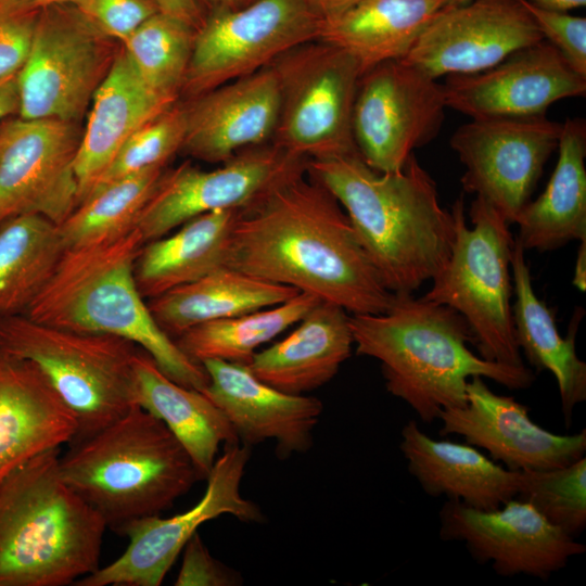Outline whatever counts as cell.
I'll return each instance as SVG.
<instances>
[{"mask_svg":"<svg viewBox=\"0 0 586 586\" xmlns=\"http://www.w3.org/2000/svg\"><path fill=\"white\" fill-rule=\"evenodd\" d=\"M225 266L295 288L352 315L383 313L394 298L341 204L307 171L241 211Z\"/></svg>","mask_w":586,"mask_h":586,"instance_id":"6da1fadb","label":"cell"},{"mask_svg":"<svg viewBox=\"0 0 586 586\" xmlns=\"http://www.w3.org/2000/svg\"><path fill=\"white\" fill-rule=\"evenodd\" d=\"M307 175L341 204L393 294H412L447 263L454 216L441 206L436 184L415 154L388 173L374 170L359 155L310 160Z\"/></svg>","mask_w":586,"mask_h":586,"instance_id":"7a4b0ae2","label":"cell"},{"mask_svg":"<svg viewBox=\"0 0 586 586\" xmlns=\"http://www.w3.org/2000/svg\"><path fill=\"white\" fill-rule=\"evenodd\" d=\"M349 324L357 355L379 360L387 392L426 423L466 404L472 377L510 390L527 388L535 380L525 365L475 355L468 346L473 344L472 333L459 313L412 294H394L380 314H353Z\"/></svg>","mask_w":586,"mask_h":586,"instance_id":"3957f363","label":"cell"},{"mask_svg":"<svg viewBox=\"0 0 586 586\" xmlns=\"http://www.w3.org/2000/svg\"><path fill=\"white\" fill-rule=\"evenodd\" d=\"M60 448L0 480V586H66L100 568L107 525L62 477Z\"/></svg>","mask_w":586,"mask_h":586,"instance_id":"277c9868","label":"cell"},{"mask_svg":"<svg viewBox=\"0 0 586 586\" xmlns=\"http://www.w3.org/2000/svg\"><path fill=\"white\" fill-rule=\"evenodd\" d=\"M143 244L135 228L110 242L65 250L25 315L61 329L127 339L173 381L203 391L208 383L204 367L160 328L138 290L133 267Z\"/></svg>","mask_w":586,"mask_h":586,"instance_id":"5b68a950","label":"cell"},{"mask_svg":"<svg viewBox=\"0 0 586 586\" xmlns=\"http://www.w3.org/2000/svg\"><path fill=\"white\" fill-rule=\"evenodd\" d=\"M68 445L60 455L62 477L117 533L136 520L161 515L200 480L176 436L136 404Z\"/></svg>","mask_w":586,"mask_h":586,"instance_id":"8992f818","label":"cell"},{"mask_svg":"<svg viewBox=\"0 0 586 586\" xmlns=\"http://www.w3.org/2000/svg\"><path fill=\"white\" fill-rule=\"evenodd\" d=\"M450 211L455 237L449 258L421 297L459 313L467 321L473 345L482 358L523 366L512 319L514 238L510 225L479 195L469 211L471 227L466 222L462 194Z\"/></svg>","mask_w":586,"mask_h":586,"instance_id":"52a82bcc","label":"cell"},{"mask_svg":"<svg viewBox=\"0 0 586 586\" xmlns=\"http://www.w3.org/2000/svg\"><path fill=\"white\" fill-rule=\"evenodd\" d=\"M140 346L111 334L77 332L26 315L0 319V352L33 361L76 417L74 438L111 424L135 405Z\"/></svg>","mask_w":586,"mask_h":586,"instance_id":"ba28073f","label":"cell"},{"mask_svg":"<svg viewBox=\"0 0 586 586\" xmlns=\"http://www.w3.org/2000/svg\"><path fill=\"white\" fill-rule=\"evenodd\" d=\"M269 65L280 91L271 142L307 161L359 155L352 131L361 76L357 60L316 39L290 49Z\"/></svg>","mask_w":586,"mask_h":586,"instance_id":"9c48e42d","label":"cell"},{"mask_svg":"<svg viewBox=\"0 0 586 586\" xmlns=\"http://www.w3.org/2000/svg\"><path fill=\"white\" fill-rule=\"evenodd\" d=\"M74 4L43 8L17 72L23 119L79 122L118 49Z\"/></svg>","mask_w":586,"mask_h":586,"instance_id":"30bf717a","label":"cell"},{"mask_svg":"<svg viewBox=\"0 0 586 586\" xmlns=\"http://www.w3.org/2000/svg\"><path fill=\"white\" fill-rule=\"evenodd\" d=\"M321 23L305 0H255L206 13L180 95L188 100L260 71L290 49L318 39Z\"/></svg>","mask_w":586,"mask_h":586,"instance_id":"8fae6325","label":"cell"},{"mask_svg":"<svg viewBox=\"0 0 586 586\" xmlns=\"http://www.w3.org/2000/svg\"><path fill=\"white\" fill-rule=\"evenodd\" d=\"M251 447L233 443L207 476L202 498L189 510L169 518L154 515L127 524L120 535L129 538L126 550L113 562L81 577L77 586H158L190 537L203 523L222 514L242 522H262L260 508L241 494V481Z\"/></svg>","mask_w":586,"mask_h":586,"instance_id":"7c38bea8","label":"cell"},{"mask_svg":"<svg viewBox=\"0 0 586 586\" xmlns=\"http://www.w3.org/2000/svg\"><path fill=\"white\" fill-rule=\"evenodd\" d=\"M307 163L272 142L242 150L212 170L184 162L164 170L136 228L145 243L196 216L249 208L275 188L306 174Z\"/></svg>","mask_w":586,"mask_h":586,"instance_id":"4fadbf2b","label":"cell"},{"mask_svg":"<svg viewBox=\"0 0 586 586\" xmlns=\"http://www.w3.org/2000/svg\"><path fill=\"white\" fill-rule=\"evenodd\" d=\"M443 84L404 60L382 62L359 78L352 131L364 162L388 173L430 142L444 120Z\"/></svg>","mask_w":586,"mask_h":586,"instance_id":"5bb4252c","label":"cell"},{"mask_svg":"<svg viewBox=\"0 0 586 586\" xmlns=\"http://www.w3.org/2000/svg\"><path fill=\"white\" fill-rule=\"evenodd\" d=\"M562 124L546 115L471 118L449 140L466 170L463 191L491 203L511 225L558 148Z\"/></svg>","mask_w":586,"mask_h":586,"instance_id":"9a60e30c","label":"cell"},{"mask_svg":"<svg viewBox=\"0 0 586 586\" xmlns=\"http://www.w3.org/2000/svg\"><path fill=\"white\" fill-rule=\"evenodd\" d=\"M440 524L443 540L463 543L475 561L491 563L501 576L525 574L547 579L586 551L584 544L518 498L493 510L446 500Z\"/></svg>","mask_w":586,"mask_h":586,"instance_id":"2e32d148","label":"cell"},{"mask_svg":"<svg viewBox=\"0 0 586 586\" xmlns=\"http://www.w3.org/2000/svg\"><path fill=\"white\" fill-rule=\"evenodd\" d=\"M77 122L11 118L0 155V221L36 214L60 225L78 206Z\"/></svg>","mask_w":586,"mask_h":586,"instance_id":"e0dca14e","label":"cell"},{"mask_svg":"<svg viewBox=\"0 0 586 586\" xmlns=\"http://www.w3.org/2000/svg\"><path fill=\"white\" fill-rule=\"evenodd\" d=\"M542 40L524 0H472L446 7L403 60L437 79L488 69Z\"/></svg>","mask_w":586,"mask_h":586,"instance_id":"ac0fdd59","label":"cell"},{"mask_svg":"<svg viewBox=\"0 0 586 586\" xmlns=\"http://www.w3.org/2000/svg\"><path fill=\"white\" fill-rule=\"evenodd\" d=\"M443 436L458 434L467 444L485 449L511 471H539L569 466L585 456V429L561 435L535 423L528 408L511 396L494 393L482 377L467 384L462 407L441 412Z\"/></svg>","mask_w":586,"mask_h":586,"instance_id":"d6986e66","label":"cell"},{"mask_svg":"<svg viewBox=\"0 0 586 586\" xmlns=\"http://www.w3.org/2000/svg\"><path fill=\"white\" fill-rule=\"evenodd\" d=\"M447 107L471 118L546 115L562 99L584 97L579 75L546 39L510 54L495 66L446 76Z\"/></svg>","mask_w":586,"mask_h":586,"instance_id":"ffe728a7","label":"cell"},{"mask_svg":"<svg viewBox=\"0 0 586 586\" xmlns=\"http://www.w3.org/2000/svg\"><path fill=\"white\" fill-rule=\"evenodd\" d=\"M184 155L225 163L242 150L271 142L280 91L270 65L182 102Z\"/></svg>","mask_w":586,"mask_h":586,"instance_id":"44dd1931","label":"cell"},{"mask_svg":"<svg viewBox=\"0 0 586 586\" xmlns=\"http://www.w3.org/2000/svg\"><path fill=\"white\" fill-rule=\"evenodd\" d=\"M201 365L208 375L202 392L222 410L241 444L275 441L281 459L311 448L323 411L320 399L276 390L243 364L207 359Z\"/></svg>","mask_w":586,"mask_h":586,"instance_id":"7402d4cb","label":"cell"},{"mask_svg":"<svg viewBox=\"0 0 586 586\" xmlns=\"http://www.w3.org/2000/svg\"><path fill=\"white\" fill-rule=\"evenodd\" d=\"M75 415L30 360L0 352V480L29 459L69 444Z\"/></svg>","mask_w":586,"mask_h":586,"instance_id":"603a6c76","label":"cell"},{"mask_svg":"<svg viewBox=\"0 0 586 586\" xmlns=\"http://www.w3.org/2000/svg\"><path fill=\"white\" fill-rule=\"evenodd\" d=\"M400 436L407 469L429 496L477 510H493L517 497L520 471L504 468L472 445L433 440L415 420L404 425Z\"/></svg>","mask_w":586,"mask_h":586,"instance_id":"cb8c5ba5","label":"cell"},{"mask_svg":"<svg viewBox=\"0 0 586 586\" xmlns=\"http://www.w3.org/2000/svg\"><path fill=\"white\" fill-rule=\"evenodd\" d=\"M176 102L155 94L141 79L123 47L95 90L75 161L78 205L92 191L124 142Z\"/></svg>","mask_w":586,"mask_h":586,"instance_id":"d4e9b609","label":"cell"},{"mask_svg":"<svg viewBox=\"0 0 586 586\" xmlns=\"http://www.w3.org/2000/svg\"><path fill=\"white\" fill-rule=\"evenodd\" d=\"M284 339L257 351L251 372L281 392L305 395L331 381L354 345L349 316L342 307L319 302Z\"/></svg>","mask_w":586,"mask_h":586,"instance_id":"484cf974","label":"cell"},{"mask_svg":"<svg viewBox=\"0 0 586 586\" xmlns=\"http://www.w3.org/2000/svg\"><path fill=\"white\" fill-rule=\"evenodd\" d=\"M135 404L160 419L207 479L221 444L239 443L222 410L202 391L167 377L143 348L135 359Z\"/></svg>","mask_w":586,"mask_h":586,"instance_id":"4316f807","label":"cell"},{"mask_svg":"<svg viewBox=\"0 0 586 586\" xmlns=\"http://www.w3.org/2000/svg\"><path fill=\"white\" fill-rule=\"evenodd\" d=\"M558 162L544 192L528 201L514 224L524 251L557 250L586 239V122L568 118L558 142Z\"/></svg>","mask_w":586,"mask_h":586,"instance_id":"83f0119b","label":"cell"},{"mask_svg":"<svg viewBox=\"0 0 586 586\" xmlns=\"http://www.w3.org/2000/svg\"><path fill=\"white\" fill-rule=\"evenodd\" d=\"M511 275L515 302L514 334L520 351L538 371H550L558 385L566 426L575 406L586 399V364L578 358L575 335L581 320L576 313L566 337L558 330L555 313L536 295L525 251L514 237Z\"/></svg>","mask_w":586,"mask_h":586,"instance_id":"f1b7e54d","label":"cell"},{"mask_svg":"<svg viewBox=\"0 0 586 586\" xmlns=\"http://www.w3.org/2000/svg\"><path fill=\"white\" fill-rule=\"evenodd\" d=\"M450 0H361L322 20L318 39L352 54L361 75L382 62L403 60Z\"/></svg>","mask_w":586,"mask_h":586,"instance_id":"f546056e","label":"cell"},{"mask_svg":"<svg viewBox=\"0 0 586 586\" xmlns=\"http://www.w3.org/2000/svg\"><path fill=\"white\" fill-rule=\"evenodd\" d=\"M241 211L206 213L174 233L145 242L133 267L141 295L154 298L225 266L230 234Z\"/></svg>","mask_w":586,"mask_h":586,"instance_id":"4dcf8cb0","label":"cell"},{"mask_svg":"<svg viewBox=\"0 0 586 586\" xmlns=\"http://www.w3.org/2000/svg\"><path fill=\"white\" fill-rule=\"evenodd\" d=\"M300 291L221 266L201 279L149 300V309L171 339L204 322L284 303Z\"/></svg>","mask_w":586,"mask_h":586,"instance_id":"1f68e13d","label":"cell"},{"mask_svg":"<svg viewBox=\"0 0 586 586\" xmlns=\"http://www.w3.org/2000/svg\"><path fill=\"white\" fill-rule=\"evenodd\" d=\"M64 251L58 225L43 216L0 221V319L26 314Z\"/></svg>","mask_w":586,"mask_h":586,"instance_id":"d6a6232c","label":"cell"},{"mask_svg":"<svg viewBox=\"0 0 586 586\" xmlns=\"http://www.w3.org/2000/svg\"><path fill=\"white\" fill-rule=\"evenodd\" d=\"M319 302L300 292L276 306L192 327L175 339L194 362L219 359L247 365L258 347L296 324Z\"/></svg>","mask_w":586,"mask_h":586,"instance_id":"836d02e7","label":"cell"},{"mask_svg":"<svg viewBox=\"0 0 586 586\" xmlns=\"http://www.w3.org/2000/svg\"><path fill=\"white\" fill-rule=\"evenodd\" d=\"M164 170L153 167L89 194L58 225L64 250L110 242L132 231Z\"/></svg>","mask_w":586,"mask_h":586,"instance_id":"e575fe53","label":"cell"},{"mask_svg":"<svg viewBox=\"0 0 586 586\" xmlns=\"http://www.w3.org/2000/svg\"><path fill=\"white\" fill-rule=\"evenodd\" d=\"M195 31L186 21L160 11L120 44L143 82L158 97L177 102Z\"/></svg>","mask_w":586,"mask_h":586,"instance_id":"d590c367","label":"cell"},{"mask_svg":"<svg viewBox=\"0 0 586 586\" xmlns=\"http://www.w3.org/2000/svg\"><path fill=\"white\" fill-rule=\"evenodd\" d=\"M572 537L586 526V458L549 470L520 471L517 497Z\"/></svg>","mask_w":586,"mask_h":586,"instance_id":"8d00e7d4","label":"cell"},{"mask_svg":"<svg viewBox=\"0 0 586 586\" xmlns=\"http://www.w3.org/2000/svg\"><path fill=\"white\" fill-rule=\"evenodd\" d=\"M184 132V109L182 102L177 101L140 126L124 142L89 194L118 179L153 167H165L180 152Z\"/></svg>","mask_w":586,"mask_h":586,"instance_id":"74e56055","label":"cell"},{"mask_svg":"<svg viewBox=\"0 0 586 586\" xmlns=\"http://www.w3.org/2000/svg\"><path fill=\"white\" fill-rule=\"evenodd\" d=\"M42 9L21 0H0V77L25 63Z\"/></svg>","mask_w":586,"mask_h":586,"instance_id":"f35d334b","label":"cell"},{"mask_svg":"<svg viewBox=\"0 0 586 586\" xmlns=\"http://www.w3.org/2000/svg\"><path fill=\"white\" fill-rule=\"evenodd\" d=\"M75 7L94 28L120 43L160 12L154 0H81Z\"/></svg>","mask_w":586,"mask_h":586,"instance_id":"ab89813d","label":"cell"},{"mask_svg":"<svg viewBox=\"0 0 586 586\" xmlns=\"http://www.w3.org/2000/svg\"><path fill=\"white\" fill-rule=\"evenodd\" d=\"M524 3L544 39L561 53L574 71L586 77V18L543 9L528 0H524Z\"/></svg>","mask_w":586,"mask_h":586,"instance_id":"60d3db41","label":"cell"},{"mask_svg":"<svg viewBox=\"0 0 586 586\" xmlns=\"http://www.w3.org/2000/svg\"><path fill=\"white\" fill-rule=\"evenodd\" d=\"M182 562L176 586H235L241 575L215 559L200 534L194 533L182 549Z\"/></svg>","mask_w":586,"mask_h":586,"instance_id":"b9f144b4","label":"cell"},{"mask_svg":"<svg viewBox=\"0 0 586 586\" xmlns=\"http://www.w3.org/2000/svg\"><path fill=\"white\" fill-rule=\"evenodd\" d=\"M161 12L181 18L195 27L202 24L205 13L196 0H154Z\"/></svg>","mask_w":586,"mask_h":586,"instance_id":"7bdbcfd3","label":"cell"},{"mask_svg":"<svg viewBox=\"0 0 586 586\" xmlns=\"http://www.w3.org/2000/svg\"><path fill=\"white\" fill-rule=\"evenodd\" d=\"M20 95L17 73L0 77V124L18 114Z\"/></svg>","mask_w":586,"mask_h":586,"instance_id":"ee69618b","label":"cell"},{"mask_svg":"<svg viewBox=\"0 0 586 586\" xmlns=\"http://www.w3.org/2000/svg\"><path fill=\"white\" fill-rule=\"evenodd\" d=\"M322 20L337 16L361 0H305Z\"/></svg>","mask_w":586,"mask_h":586,"instance_id":"f6af8a7d","label":"cell"},{"mask_svg":"<svg viewBox=\"0 0 586 586\" xmlns=\"http://www.w3.org/2000/svg\"><path fill=\"white\" fill-rule=\"evenodd\" d=\"M572 283L582 292L586 290V239L579 241Z\"/></svg>","mask_w":586,"mask_h":586,"instance_id":"bcb514c9","label":"cell"},{"mask_svg":"<svg viewBox=\"0 0 586 586\" xmlns=\"http://www.w3.org/2000/svg\"><path fill=\"white\" fill-rule=\"evenodd\" d=\"M533 4L552 11L568 12L585 7L586 0H528Z\"/></svg>","mask_w":586,"mask_h":586,"instance_id":"7dc6e473","label":"cell"},{"mask_svg":"<svg viewBox=\"0 0 586 586\" xmlns=\"http://www.w3.org/2000/svg\"><path fill=\"white\" fill-rule=\"evenodd\" d=\"M200 7L208 12L217 10H234L242 7V0H196ZM206 14V13H205Z\"/></svg>","mask_w":586,"mask_h":586,"instance_id":"c3c4849f","label":"cell"},{"mask_svg":"<svg viewBox=\"0 0 586 586\" xmlns=\"http://www.w3.org/2000/svg\"><path fill=\"white\" fill-rule=\"evenodd\" d=\"M39 9L58 4H74L76 5L81 0H21Z\"/></svg>","mask_w":586,"mask_h":586,"instance_id":"681fc988","label":"cell"},{"mask_svg":"<svg viewBox=\"0 0 586 586\" xmlns=\"http://www.w3.org/2000/svg\"><path fill=\"white\" fill-rule=\"evenodd\" d=\"M10 130V119L0 124V155L5 146Z\"/></svg>","mask_w":586,"mask_h":586,"instance_id":"f907efd6","label":"cell"},{"mask_svg":"<svg viewBox=\"0 0 586 586\" xmlns=\"http://www.w3.org/2000/svg\"><path fill=\"white\" fill-rule=\"evenodd\" d=\"M472 0H450V4L451 5H460V4H466L468 2H470Z\"/></svg>","mask_w":586,"mask_h":586,"instance_id":"816d5d0a","label":"cell"},{"mask_svg":"<svg viewBox=\"0 0 586 586\" xmlns=\"http://www.w3.org/2000/svg\"><path fill=\"white\" fill-rule=\"evenodd\" d=\"M253 1H255V0H242V7L247 5Z\"/></svg>","mask_w":586,"mask_h":586,"instance_id":"f5cc1de1","label":"cell"}]
</instances>
